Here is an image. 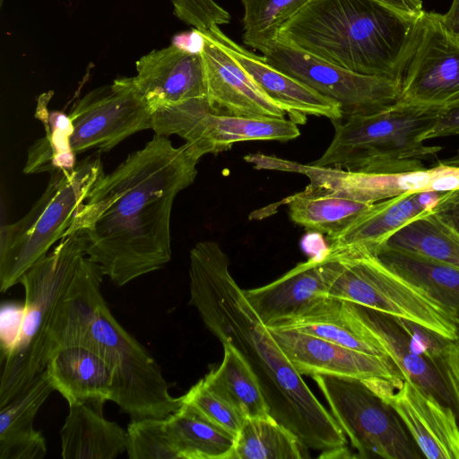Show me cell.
Masks as SVG:
<instances>
[{"label": "cell", "mask_w": 459, "mask_h": 459, "mask_svg": "<svg viewBox=\"0 0 459 459\" xmlns=\"http://www.w3.org/2000/svg\"><path fill=\"white\" fill-rule=\"evenodd\" d=\"M202 157L190 143L176 147L155 134L97 181L65 236H79L117 287L162 268L171 259L174 200L194 183Z\"/></svg>", "instance_id": "cell-1"}, {"label": "cell", "mask_w": 459, "mask_h": 459, "mask_svg": "<svg viewBox=\"0 0 459 459\" xmlns=\"http://www.w3.org/2000/svg\"><path fill=\"white\" fill-rule=\"evenodd\" d=\"M23 316V304L4 303L1 307V354L6 353L13 346L20 332Z\"/></svg>", "instance_id": "cell-36"}, {"label": "cell", "mask_w": 459, "mask_h": 459, "mask_svg": "<svg viewBox=\"0 0 459 459\" xmlns=\"http://www.w3.org/2000/svg\"><path fill=\"white\" fill-rule=\"evenodd\" d=\"M308 0H241L243 42L264 54L277 40L283 25Z\"/></svg>", "instance_id": "cell-31"}, {"label": "cell", "mask_w": 459, "mask_h": 459, "mask_svg": "<svg viewBox=\"0 0 459 459\" xmlns=\"http://www.w3.org/2000/svg\"><path fill=\"white\" fill-rule=\"evenodd\" d=\"M268 329L285 357L301 376L404 379L388 357L367 354L293 330Z\"/></svg>", "instance_id": "cell-15"}, {"label": "cell", "mask_w": 459, "mask_h": 459, "mask_svg": "<svg viewBox=\"0 0 459 459\" xmlns=\"http://www.w3.org/2000/svg\"><path fill=\"white\" fill-rule=\"evenodd\" d=\"M166 418L130 420L126 429V454L130 459H178L171 443Z\"/></svg>", "instance_id": "cell-33"}, {"label": "cell", "mask_w": 459, "mask_h": 459, "mask_svg": "<svg viewBox=\"0 0 459 459\" xmlns=\"http://www.w3.org/2000/svg\"><path fill=\"white\" fill-rule=\"evenodd\" d=\"M290 220L307 230L332 236L372 204L364 203L312 184L283 201Z\"/></svg>", "instance_id": "cell-26"}, {"label": "cell", "mask_w": 459, "mask_h": 459, "mask_svg": "<svg viewBox=\"0 0 459 459\" xmlns=\"http://www.w3.org/2000/svg\"><path fill=\"white\" fill-rule=\"evenodd\" d=\"M182 404L234 437L238 434L246 419L238 411L211 391L203 378L182 395Z\"/></svg>", "instance_id": "cell-34"}, {"label": "cell", "mask_w": 459, "mask_h": 459, "mask_svg": "<svg viewBox=\"0 0 459 459\" xmlns=\"http://www.w3.org/2000/svg\"><path fill=\"white\" fill-rule=\"evenodd\" d=\"M445 107L396 102L377 113L332 121L333 138L323 155L309 163L316 167L364 173H403L426 169L441 150L424 143Z\"/></svg>", "instance_id": "cell-5"}, {"label": "cell", "mask_w": 459, "mask_h": 459, "mask_svg": "<svg viewBox=\"0 0 459 459\" xmlns=\"http://www.w3.org/2000/svg\"><path fill=\"white\" fill-rule=\"evenodd\" d=\"M171 44L186 52L200 54L204 46V37L199 30L193 29L191 31L176 35Z\"/></svg>", "instance_id": "cell-41"}, {"label": "cell", "mask_w": 459, "mask_h": 459, "mask_svg": "<svg viewBox=\"0 0 459 459\" xmlns=\"http://www.w3.org/2000/svg\"><path fill=\"white\" fill-rule=\"evenodd\" d=\"M459 135V101L444 108L436 125L425 134L423 140Z\"/></svg>", "instance_id": "cell-39"}, {"label": "cell", "mask_w": 459, "mask_h": 459, "mask_svg": "<svg viewBox=\"0 0 459 459\" xmlns=\"http://www.w3.org/2000/svg\"><path fill=\"white\" fill-rule=\"evenodd\" d=\"M382 3L396 11L410 14L419 15L423 11L421 0H374Z\"/></svg>", "instance_id": "cell-42"}, {"label": "cell", "mask_w": 459, "mask_h": 459, "mask_svg": "<svg viewBox=\"0 0 459 459\" xmlns=\"http://www.w3.org/2000/svg\"><path fill=\"white\" fill-rule=\"evenodd\" d=\"M77 343L95 350L112 374L111 402L130 420L167 418L182 406L151 353L115 318L106 301Z\"/></svg>", "instance_id": "cell-9"}, {"label": "cell", "mask_w": 459, "mask_h": 459, "mask_svg": "<svg viewBox=\"0 0 459 459\" xmlns=\"http://www.w3.org/2000/svg\"><path fill=\"white\" fill-rule=\"evenodd\" d=\"M298 124L285 117H241L207 112L199 117L183 139L204 156L249 141L287 142L299 136Z\"/></svg>", "instance_id": "cell-20"}, {"label": "cell", "mask_w": 459, "mask_h": 459, "mask_svg": "<svg viewBox=\"0 0 459 459\" xmlns=\"http://www.w3.org/2000/svg\"><path fill=\"white\" fill-rule=\"evenodd\" d=\"M86 256L81 238L68 234L22 276L23 316L13 346L1 354L0 408L46 370L54 353L49 333L56 307Z\"/></svg>", "instance_id": "cell-6"}, {"label": "cell", "mask_w": 459, "mask_h": 459, "mask_svg": "<svg viewBox=\"0 0 459 459\" xmlns=\"http://www.w3.org/2000/svg\"><path fill=\"white\" fill-rule=\"evenodd\" d=\"M306 448L271 415L246 418L236 437L233 459H302Z\"/></svg>", "instance_id": "cell-29"}, {"label": "cell", "mask_w": 459, "mask_h": 459, "mask_svg": "<svg viewBox=\"0 0 459 459\" xmlns=\"http://www.w3.org/2000/svg\"><path fill=\"white\" fill-rule=\"evenodd\" d=\"M399 102L449 107L459 101V39L442 14L422 11L403 63Z\"/></svg>", "instance_id": "cell-11"}, {"label": "cell", "mask_w": 459, "mask_h": 459, "mask_svg": "<svg viewBox=\"0 0 459 459\" xmlns=\"http://www.w3.org/2000/svg\"><path fill=\"white\" fill-rule=\"evenodd\" d=\"M263 56L272 66L338 103L343 117L377 113L400 99L398 82L343 69L279 39Z\"/></svg>", "instance_id": "cell-12"}, {"label": "cell", "mask_w": 459, "mask_h": 459, "mask_svg": "<svg viewBox=\"0 0 459 459\" xmlns=\"http://www.w3.org/2000/svg\"><path fill=\"white\" fill-rule=\"evenodd\" d=\"M377 392L396 411L422 456L459 459V419L452 407L408 379L387 381Z\"/></svg>", "instance_id": "cell-13"}, {"label": "cell", "mask_w": 459, "mask_h": 459, "mask_svg": "<svg viewBox=\"0 0 459 459\" xmlns=\"http://www.w3.org/2000/svg\"><path fill=\"white\" fill-rule=\"evenodd\" d=\"M429 212L420 205L418 192L374 203L342 230L328 237L327 251L364 248L375 253L391 235Z\"/></svg>", "instance_id": "cell-23"}, {"label": "cell", "mask_w": 459, "mask_h": 459, "mask_svg": "<svg viewBox=\"0 0 459 459\" xmlns=\"http://www.w3.org/2000/svg\"><path fill=\"white\" fill-rule=\"evenodd\" d=\"M178 459H233L236 437L183 405L166 419Z\"/></svg>", "instance_id": "cell-27"}, {"label": "cell", "mask_w": 459, "mask_h": 459, "mask_svg": "<svg viewBox=\"0 0 459 459\" xmlns=\"http://www.w3.org/2000/svg\"><path fill=\"white\" fill-rule=\"evenodd\" d=\"M440 161L442 163L447 164V165L459 166V155L455 154L453 157H450L448 159H446V160H440Z\"/></svg>", "instance_id": "cell-44"}, {"label": "cell", "mask_w": 459, "mask_h": 459, "mask_svg": "<svg viewBox=\"0 0 459 459\" xmlns=\"http://www.w3.org/2000/svg\"><path fill=\"white\" fill-rule=\"evenodd\" d=\"M402 274L447 307L459 325V268L420 254L403 262Z\"/></svg>", "instance_id": "cell-32"}, {"label": "cell", "mask_w": 459, "mask_h": 459, "mask_svg": "<svg viewBox=\"0 0 459 459\" xmlns=\"http://www.w3.org/2000/svg\"><path fill=\"white\" fill-rule=\"evenodd\" d=\"M189 305L207 329L235 349L262 390L269 414L307 448L329 450L346 445V436L283 354L268 327L230 273V259L212 240L190 251Z\"/></svg>", "instance_id": "cell-2"}, {"label": "cell", "mask_w": 459, "mask_h": 459, "mask_svg": "<svg viewBox=\"0 0 459 459\" xmlns=\"http://www.w3.org/2000/svg\"><path fill=\"white\" fill-rule=\"evenodd\" d=\"M381 245L418 253L459 268V234L431 212L407 223Z\"/></svg>", "instance_id": "cell-30"}, {"label": "cell", "mask_w": 459, "mask_h": 459, "mask_svg": "<svg viewBox=\"0 0 459 459\" xmlns=\"http://www.w3.org/2000/svg\"><path fill=\"white\" fill-rule=\"evenodd\" d=\"M431 169L433 178L429 190L449 192L459 189V166L447 165L438 161Z\"/></svg>", "instance_id": "cell-40"}, {"label": "cell", "mask_w": 459, "mask_h": 459, "mask_svg": "<svg viewBox=\"0 0 459 459\" xmlns=\"http://www.w3.org/2000/svg\"><path fill=\"white\" fill-rule=\"evenodd\" d=\"M218 368L203 378L206 386L245 418L268 416L269 411L256 377L234 348L223 344Z\"/></svg>", "instance_id": "cell-28"}, {"label": "cell", "mask_w": 459, "mask_h": 459, "mask_svg": "<svg viewBox=\"0 0 459 459\" xmlns=\"http://www.w3.org/2000/svg\"><path fill=\"white\" fill-rule=\"evenodd\" d=\"M100 157L89 155L72 169L51 173L48 186L19 221L1 227L0 291L22 276L60 240L97 181L104 175Z\"/></svg>", "instance_id": "cell-7"}, {"label": "cell", "mask_w": 459, "mask_h": 459, "mask_svg": "<svg viewBox=\"0 0 459 459\" xmlns=\"http://www.w3.org/2000/svg\"><path fill=\"white\" fill-rule=\"evenodd\" d=\"M175 15L194 29L204 31L227 24L230 13L213 0H171Z\"/></svg>", "instance_id": "cell-35"}, {"label": "cell", "mask_w": 459, "mask_h": 459, "mask_svg": "<svg viewBox=\"0 0 459 459\" xmlns=\"http://www.w3.org/2000/svg\"><path fill=\"white\" fill-rule=\"evenodd\" d=\"M332 253L338 258L339 270L329 297L412 321L450 341L459 339V325L452 312L387 267L375 253L364 248Z\"/></svg>", "instance_id": "cell-8"}, {"label": "cell", "mask_w": 459, "mask_h": 459, "mask_svg": "<svg viewBox=\"0 0 459 459\" xmlns=\"http://www.w3.org/2000/svg\"><path fill=\"white\" fill-rule=\"evenodd\" d=\"M440 361L459 407V339L447 343Z\"/></svg>", "instance_id": "cell-38"}, {"label": "cell", "mask_w": 459, "mask_h": 459, "mask_svg": "<svg viewBox=\"0 0 459 459\" xmlns=\"http://www.w3.org/2000/svg\"><path fill=\"white\" fill-rule=\"evenodd\" d=\"M430 212L459 234V189L446 192Z\"/></svg>", "instance_id": "cell-37"}, {"label": "cell", "mask_w": 459, "mask_h": 459, "mask_svg": "<svg viewBox=\"0 0 459 459\" xmlns=\"http://www.w3.org/2000/svg\"><path fill=\"white\" fill-rule=\"evenodd\" d=\"M456 154H458V155H459V150L457 151Z\"/></svg>", "instance_id": "cell-45"}, {"label": "cell", "mask_w": 459, "mask_h": 459, "mask_svg": "<svg viewBox=\"0 0 459 459\" xmlns=\"http://www.w3.org/2000/svg\"><path fill=\"white\" fill-rule=\"evenodd\" d=\"M268 327L293 330L360 352L387 357L377 341L350 313L345 302L329 296L302 314Z\"/></svg>", "instance_id": "cell-25"}, {"label": "cell", "mask_w": 459, "mask_h": 459, "mask_svg": "<svg viewBox=\"0 0 459 459\" xmlns=\"http://www.w3.org/2000/svg\"><path fill=\"white\" fill-rule=\"evenodd\" d=\"M100 403L68 404L60 429L64 459H115L126 452V429L103 416Z\"/></svg>", "instance_id": "cell-22"}, {"label": "cell", "mask_w": 459, "mask_h": 459, "mask_svg": "<svg viewBox=\"0 0 459 459\" xmlns=\"http://www.w3.org/2000/svg\"><path fill=\"white\" fill-rule=\"evenodd\" d=\"M456 37H457V36H456ZM457 38H458V39H459V37H457Z\"/></svg>", "instance_id": "cell-47"}, {"label": "cell", "mask_w": 459, "mask_h": 459, "mask_svg": "<svg viewBox=\"0 0 459 459\" xmlns=\"http://www.w3.org/2000/svg\"><path fill=\"white\" fill-rule=\"evenodd\" d=\"M339 270L335 254L326 252L297 264L275 281L244 294L262 322L268 327L297 316L328 296Z\"/></svg>", "instance_id": "cell-16"}, {"label": "cell", "mask_w": 459, "mask_h": 459, "mask_svg": "<svg viewBox=\"0 0 459 459\" xmlns=\"http://www.w3.org/2000/svg\"><path fill=\"white\" fill-rule=\"evenodd\" d=\"M55 391L47 370L21 394L0 408V459H42L47 444L33 428L39 408Z\"/></svg>", "instance_id": "cell-24"}, {"label": "cell", "mask_w": 459, "mask_h": 459, "mask_svg": "<svg viewBox=\"0 0 459 459\" xmlns=\"http://www.w3.org/2000/svg\"><path fill=\"white\" fill-rule=\"evenodd\" d=\"M46 370L54 390L68 404L111 401L113 381L109 367L88 345L72 343L58 347Z\"/></svg>", "instance_id": "cell-21"}, {"label": "cell", "mask_w": 459, "mask_h": 459, "mask_svg": "<svg viewBox=\"0 0 459 459\" xmlns=\"http://www.w3.org/2000/svg\"><path fill=\"white\" fill-rule=\"evenodd\" d=\"M202 33V32H201ZM206 97L214 113L241 117H285V110L267 97L250 76L214 41L202 33Z\"/></svg>", "instance_id": "cell-18"}, {"label": "cell", "mask_w": 459, "mask_h": 459, "mask_svg": "<svg viewBox=\"0 0 459 459\" xmlns=\"http://www.w3.org/2000/svg\"><path fill=\"white\" fill-rule=\"evenodd\" d=\"M135 66L134 82L152 110L207 98L200 54L171 44L144 55Z\"/></svg>", "instance_id": "cell-19"}, {"label": "cell", "mask_w": 459, "mask_h": 459, "mask_svg": "<svg viewBox=\"0 0 459 459\" xmlns=\"http://www.w3.org/2000/svg\"><path fill=\"white\" fill-rule=\"evenodd\" d=\"M312 377L359 457H422L396 411L366 379L329 375Z\"/></svg>", "instance_id": "cell-10"}, {"label": "cell", "mask_w": 459, "mask_h": 459, "mask_svg": "<svg viewBox=\"0 0 459 459\" xmlns=\"http://www.w3.org/2000/svg\"><path fill=\"white\" fill-rule=\"evenodd\" d=\"M443 22L447 29L459 37V0H453L448 11L442 14Z\"/></svg>", "instance_id": "cell-43"}, {"label": "cell", "mask_w": 459, "mask_h": 459, "mask_svg": "<svg viewBox=\"0 0 459 459\" xmlns=\"http://www.w3.org/2000/svg\"><path fill=\"white\" fill-rule=\"evenodd\" d=\"M417 17L374 0H308L277 39L343 69L400 83Z\"/></svg>", "instance_id": "cell-3"}, {"label": "cell", "mask_w": 459, "mask_h": 459, "mask_svg": "<svg viewBox=\"0 0 459 459\" xmlns=\"http://www.w3.org/2000/svg\"><path fill=\"white\" fill-rule=\"evenodd\" d=\"M200 32L228 54L296 124H304L307 116L325 117L332 121L343 117L338 103L272 66L264 56L244 48L226 36L219 26Z\"/></svg>", "instance_id": "cell-17"}, {"label": "cell", "mask_w": 459, "mask_h": 459, "mask_svg": "<svg viewBox=\"0 0 459 459\" xmlns=\"http://www.w3.org/2000/svg\"><path fill=\"white\" fill-rule=\"evenodd\" d=\"M52 94L43 93L38 100L35 116L46 134L28 149L26 174L72 169L77 154L109 152L127 137L152 129L153 110L134 77L117 78L89 91L67 115L48 111Z\"/></svg>", "instance_id": "cell-4"}, {"label": "cell", "mask_w": 459, "mask_h": 459, "mask_svg": "<svg viewBox=\"0 0 459 459\" xmlns=\"http://www.w3.org/2000/svg\"><path fill=\"white\" fill-rule=\"evenodd\" d=\"M4 0H0V3L2 4Z\"/></svg>", "instance_id": "cell-46"}, {"label": "cell", "mask_w": 459, "mask_h": 459, "mask_svg": "<svg viewBox=\"0 0 459 459\" xmlns=\"http://www.w3.org/2000/svg\"><path fill=\"white\" fill-rule=\"evenodd\" d=\"M344 302L350 313L365 326L385 354L394 361L403 378L412 381L444 404L452 407L459 419L458 403L441 361L431 360L426 356L420 345L410 334L406 319L357 303Z\"/></svg>", "instance_id": "cell-14"}]
</instances>
